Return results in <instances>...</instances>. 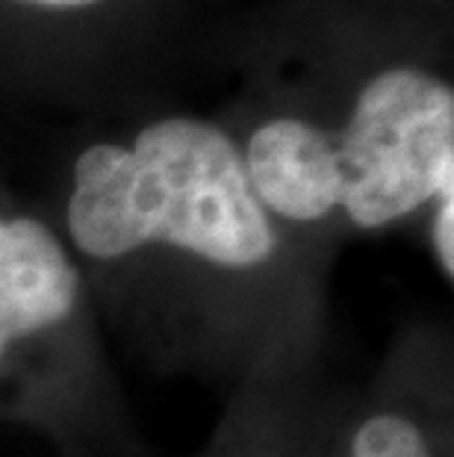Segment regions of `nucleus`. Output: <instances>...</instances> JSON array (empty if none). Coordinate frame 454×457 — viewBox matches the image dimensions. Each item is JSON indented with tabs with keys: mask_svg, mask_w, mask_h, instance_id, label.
Masks as SVG:
<instances>
[{
	"mask_svg": "<svg viewBox=\"0 0 454 457\" xmlns=\"http://www.w3.org/2000/svg\"><path fill=\"white\" fill-rule=\"evenodd\" d=\"M65 221L74 245L101 262L153 242L212 266L254 269L277 248L236 142L183 115L148 124L130 148H86L74 162Z\"/></svg>",
	"mask_w": 454,
	"mask_h": 457,
	"instance_id": "nucleus-1",
	"label": "nucleus"
},
{
	"mask_svg": "<svg viewBox=\"0 0 454 457\" xmlns=\"http://www.w3.org/2000/svg\"><path fill=\"white\" fill-rule=\"evenodd\" d=\"M340 210L363 230L408 219L454 183V92L422 68H386L331 133Z\"/></svg>",
	"mask_w": 454,
	"mask_h": 457,
	"instance_id": "nucleus-2",
	"label": "nucleus"
},
{
	"mask_svg": "<svg viewBox=\"0 0 454 457\" xmlns=\"http://www.w3.org/2000/svg\"><path fill=\"white\" fill-rule=\"evenodd\" d=\"M251 189L268 216L322 221L340 210V180L331 133L304 119H275L257 128L245 148Z\"/></svg>",
	"mask_w": 454,
	"mask_h": 457,
	"instance_id": "nucleus-3",
	"label": "nucleus"
},
{
	"mask_svg": "<svg viewBox=\"0 0 454 457\" xmlns=\"http://www.w3.org/2000/svg\"><path fill=\"white\" fill-rule=\"evenodd\" d=\"M80 295L69 251L42 221L0 219V330L9 343L62 325Z\"/></svg>",
	"mask_w": 454,
	"mask_h": 457,
	"instance_id": "nucleus-4",
	"label": "nucleus"
},
{
	"mask_svg": "<svg viewBox=\"0 0 454 457\" xmlns=\"http://www.w3.org/2000/svg\"><path fill=\"white\" fill-rule=\"evenodd\" d=\"M349 457H433L422 428L401 413H375L351 436Z\"/></svg>",
	"mask_w": 454,
	"mask_h": 457,
	"instance_id": "nucleus-5",
	"label": "nucleus"
},
{
	"mask_svg": "<svg viewBox=\"0 0 454 457\" xmlns=\"http://www.w3.org/2000/svg\"><path fill=\"white\" fill-rule=\"evenodd\" d=\"M433 212V254L446 280H454V183L437 192Z\"/></svg>",
	"mask_w": 454,
	"mask_h": 457,
	"instance_id": "nucleus-6",
	"label": "nucleus"
},
{
	"mask_svg": "<svg viewBox=\"0 0 454 457\" xmlns=\"http://www.w3.org/2000/svg\"><path fill=\"white\" fill-rule=\"evenodd\" d=\"M18 4L38 6V9H54V12H65V9H86V6H95V4H101V0H18Z\"/></svg>",
	"mask_w": 454,
	"mask_h": 457,
	"instance_id": "nucleus-7",
	"label": "nucleus"
},
{
	"mask_svg": "<svg viewBox=\"0 0 454 457\" xmlns=\"http://www.w3.org/2000/svg\"><path fill=\"white\" fill-rule=\"evenodd\" d=\"M9 345H12V343H9V339L4 337V330H0V357L6 354V348H9Z\"/></svg>",
	"mask_w": 454,
	"mask_h": 457,
	"instance_id": "nucleus-8",
	"label": "nucleus"
}]
</instances>
